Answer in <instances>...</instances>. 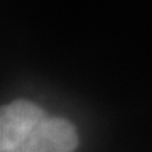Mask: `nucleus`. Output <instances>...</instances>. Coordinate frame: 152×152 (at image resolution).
Wrapping results in <instances>:
<instances>
[{
    "mask_svg": "<svg viewBox=\"0 0 152 152\" xmlns=\"http://www.w3.org/2000/svg\"><path fill=\"white\" fill-rule=\"evenodd\" d=\"M76 129L37 105L17 100L0 112V152H75Z\"/></svg>",
    "mask_w": 152,
    "mask_h": 152,
    "instance_id": "1",
    "label": "nucleus"
}]
</instances>
